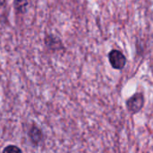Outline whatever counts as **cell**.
<instances>
[{"label": "cell", "mask_w": 153, "mask_h": 153, "mask_svg": "<svg viewBox=\"0 0 153 153\" xmlns=\"http://www.w3.org/2000/svg\"><path fill=\"white\" fill-rule=\"evenodd\" d=\"M108 58H109V61L114 69H121L126 65V57L123 55L122 52H120L117 50H113L109 53Z\"/></svg>", "instance_id": "1"}, {"label": "cell", "mask_w": 153, "mask_h": 153, "mask_svg": "<svg viewBox=\"0 0 153 153\" xmlns=\"http://www.w3.org/2000/svg\"><path fill=\"white\" fill-rule=\"evenodd\" d=\"M143 106V96L141 94H136L127 101V107L132 113H137Z\"/></svg>", "instance_id": "2"}, {"label": "cell", "mask_w": 153, "mask_h": 153, "mask_svg": "<svg viewBox=\"0 0 153 153\" xmlns=\"http://www.w3.org/2000/svg\"><path fill=\"white\" fill-rule=\"evenodd\" d=\"M45 43L47 45V47L49 50H58L59 49L63 48L61 41L55 35L50 34V35H47L46 39H45Z\"/></svg>", "instance_id": "3"}, {"label": "cell", "mask_w": 153, "mask_h": 153, "mask_svg": "<svg viewBox=\"0 0 153 153\" xmlns=\"http://www.w3.org/2000/svg\"><path fill=\"white\" fill-rule=\"evenodd\" d=\"M14 9L17 14H25L30 5V0H14Z\"/></svg>", "instance_id": "4"}, {"label": "cell", "mask_w": 153, "mask_h": 153, "mask_svg": "<svg viewBox=\"0 0 153 153\" xmlns=\"http://www.w3.org/2000/svg\"><path fill=\"white\" fill-rule=\"evenodd\" d=\"M3 153H22V151L19 147L15 145H8L4 149Z\"/></svg>", "instance_id": "5"}, {"label": "cell", "mask_w": 153, "mask_h": 153, "mask_svg": "<svg viewBox=\"0 0 153 153\" xmlns=\"http://www.w3.org/2000/svg\"><path fill=\"white\" fill-rule=\"evenodd\" d=\"M6 3V0H0V7L4 6Z\"/></svg>", "instance_id": "6"}]
</instances>
